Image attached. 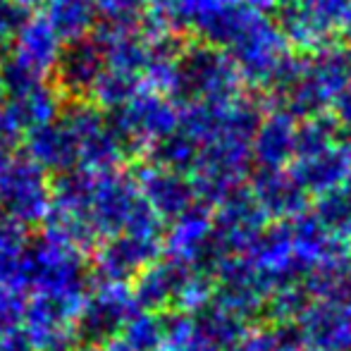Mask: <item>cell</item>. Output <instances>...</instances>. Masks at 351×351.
<instances>
[{
    "mask_svg": "<svg viewBox=\"0 0 351 351\" xmlns=\"http://www.w3.org/2000/svg\"><path fill=\"white\" fill-rule=\"evenodd\" d=\"M82 299H70L60 294H27L22 315V330L32 342L34 351H72L79 344L77 311Z\"/></svg>",
    "mask_w": 351,
    "mask_h": 351,
    "instance_id": "6",
    "label": "cell"
},
{
    "mask_svg": "<svg viewBox=\"0 0 351 351\" xmlns=\"http://www.w3.org/2000/svg\"><path fill=\"white\" fill-rule=\"evenodd\" d=\"M24 141H27V156L46 172L60 175L77 167V148L60 112L51 122L29 132Z\"/></svg>",
    "mask_w": 351,
    "mask_h": 351,
    "instance_id": "10",
    "label": "cell"
},
{
    "mask_svg": "<svg viewBox=\"0 0 351 351\" xmlns=\"http://www.w3.org/2000/svg\"><path fill=\"white\" fill-rule=\"evenodd\" d=\"M241 77L222 48L210 43H189L182 48L175 70V91L199 96L204 101H222L237 91Z\"/></svg>",
    "mask_w": 351,
    "mask_h": 351,
    "instance_id": "5",
    "label": "cell"
},
{
    "mask_svg": "<svg viewBox=\"0 0 351 351\" xmlns=\"http://www.w3.org/2000/svg\"><path fill=\"white\" fill-rule=\"evenodd\" d=\"M127 320V299L117 285H98L86 291L79 304L77 328L79 344H106L125 328Z\"/></svg>",
    "mask_w": 351,
    "mask_h": 351,
    "instance_id": "9",
    "label": "cell"
},
{
    "mask_svg": "<svg viewBox=\"0 0 351 351\" xmlns=\"http://www.w3.org/2000/svg\"><path fill=\"white\" fill-rule=\"evenodd\" d=\"M3 93H5V88H3V79H0V103H3Z\"/></svg>",
    "mask_w": 351,
    "mask_h": 351,
    "instance_id": "20",
    "label": "cell"
},
{
    "mask_svg": "<svg viewBox=\"0 0 351 351\" xmlns=\"http://www.w3.org/2000/svg\"><path fill=\"white\" fill-rule=\"evenodd\" d=\"M43 8H46L43 17L56 29L62 43L88 36L98 24L93 0H46Z\"/></svg>",
    "mask_w": 351,
    "mask_h": 351,
    "instance_id": "11",
    "label": "cell"
},
{
    "mask_svg": "<svg viewBox=\"0 0 351 351\" xmlns=\"http://www.w3.org/2000/svg\"><path fill=\"white\" fill-rule=\"evenodd\" d=\"M177 3H180V0H146V17L180 32V22H177Z\"/></svg>",
    "mask_w": 351,
    "mask_h": 351,
    "instance_id": "13",
    "label": "cell"
},
{
    "mask_svg": "<svg viewBox=\"0 0 351 351\" xmlns=\"http://www.w3.org/2000/svg\"><path fill=\"white\" fill-rule=\"evenodd\" d=\"M5 3H8L14 12L32 14V12H36L38 8H43V5H46V0H5Z\"/></svg>",
    "mask_w": 351,
    "mask_h": 351,
    "instance_id": "15",
    "label": "cell"
},
{
    "mask_svg": "<svg viewBox=\"0 0 351 351\" xmlns=\"http://www.w3.org/2000/svg\"><path fill=\"white\" fill-rule=\"evenodd\" d=\"M8 158H10V148L5 146L3 141H0V167L5 165V160H8Z\"/></svg>",
    "mask_w": 351,
    "mask_h": 351,
    "instance_id": "19",
    "label": "cell"
},
{
    "mask_svg": "<svg viewBox=\"0 0 351 351\" xmlns=\"http://www.w3.org/2000/svg\"><path fill=\"white\" fill-rule=\"evenodd\" d=\"M232 3L244 5V8L256 10V12H270V10H278L282 0H232Z\"/></svg>",
    "mask_w": 351,
    "mask_h": 351,
    "instance_id": "16",
    "label": "cell"
},
{
    "mask_svg": "<svg viewBox=\"0 0 351 351\" xmlns=\"http://www.w3.org/2000/svg\"><path fill=\"white\" fill-rule=\"evenodd\" d=\"M103 67H106L103 43L98 32L93 29L88 36L65 43L60 60H58L56 70H53V77H56L53 84H56V88L60 91L62 98L88 101V93H91Z\"/></svg>",
    "mask_w": 351,
    "mask_h": 351,
    "instance_id": "8",
    "label": "cell"
},
{
    "mask_svg": "<svg viewBox=\"0 0 351 351\" xmlns=\"http://www.w3.org/2000/svg\"><path fill=\"white\" fill-rule=\"evenodd\" d=\"M225 53L237 65L239 77L251 84L289 86L301 62V58L291 56L289 43L278 24L256 10H246L237 34L225 46Z\"/></svg>",
    "mask_w": 351,
    "mask_h": 351,
    "instance_id": "1",
    "label": "cell"
},
{
    "mask_svg": "<svg viewBox=\"0 0 351 351\" xmlns=\"http://www.w3.org/2000/svg\"><path fill=\"white\" fill-rule=\"evenodd\" d=\"M19 17H22V14L14 12V10L5 3V0H0V53L8 48L14 27H17V22H19Z\"/></svg>",
    "mask_w": 351,
    "mask_h": 351,
    "instance_id": "14",
    "label": "cell"
},
{
    "mask_svg": "<svg viewBox=\"0 0 351 351\" xmlns=\"http://www.w3.org/2000/svg\"><path fill=\"white\" fill-rule=\"evenodd\" d=\"M110 125L117 132L120 141L125 146H132V143H141L151 136H160L170 132V127L175 125V110H172L165 93L141 88L130 101H125L120 108L112 110Z\"/></svg>",
    "mask_w": 351,
    "mask_h": 351,
    "instance_id": "7",
    "label": "cell"
},
{
    "mask_svg": "<svg viewBox=\"0 0 351 351\" xmlns=\"http://www.w3.org/2000/svg\"><path fill=\"white\" fill-rule=\"evenodd\" d=\"M65 48L56 29L41 12H32L17 22L5 48V60L0 65L3 82L17 79H48L56 70L60 53Z\"/></svg>",
    "mask_w": 351,
    "mask_h": 351,
    "instance_id": "3",
    "label": "cell"
},
{
    "mask_svg": "<svg viewBox=\"0 0 351 351\" xmlns=\"http://www.w3.org/2000/svg\"><path fill=\"white\" fill-rule=\"evenodd\" d=\"M53 180L29 156H12L0 167V215L19 227L43 222L51 208Z\"/></svg>",
    "mask_w": 351,
    "mask_h": 351,
    "instance_id": "2",
    "label": "cell"
},
{
    "mask_svg": "<svg viewBox=\"0 0 351 351\" xmlns=\"http://www.w3.org/2000/svg\"><path fill=\"white\" fill-rule=\"evenodd\" d=\"M337 32H339V36H342V41L347 43V48H351V3H349V8L344 10L342 19H339Z\"/></svg>",
    "mask_w": 351,
    "mask_h": 351,
    "instance_id": "17",
    "label": "cell"
},
{
    "mask_svg": "<svg viewBox=\"0 0 351 351\" xmlns=\"http://www.w3.org/2000/svg\"><path fill=\"white\" fill-rule=\"evenodd\" d=\"M93 8L106 29H136L146 22V0H93Z\"/></svg>",
    "mask_w": 351,
    "mask_h": 351,
    "instance_id": "12",
    "label": "cell"
},
{
    "mask_svg": "<svg viewBox=\"0 0 351 351\" xmlns=\"http://www.w3.org/2000/svg\"><path fill=\"white\" fill-rule=\"evenodd\" d=\"M72 351H103L101 344H77Z\"/></svg>",
    "mask_w": 351,
    "mask_h": 351,
    "instance_id": "18",
    "label": "cell"
},
{
    "mask_svg": "<svg viewBox=\"0 0 351 351\" xmlns=\"http://www.w3.org/2000/svg\"><path fill=\"white\" fill-rule=\"evenodd\" d=\"M60 117L74 139L77 167L88 172L115 170L125 153V143L112 130L106 110L88 101H67L60 108Z\"/></svg>",
    "mask_w": 351,
    "mask_h": 351,
    "instance_id": "4",
    "label": "cell"
}]
</instances>
